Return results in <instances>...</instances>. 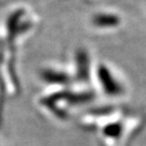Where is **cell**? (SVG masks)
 I'll list each match as a JSON object with an SVG mask.
<instances>
[{
    "label": "cell",
    "instance_id": "6da1fadb",
    "mask_svg": "<svg viewBox=\"0 0 146 146\" xmlns=\"http://www.w3.org/2000/svg\"><path fill=\"white\" fill-rule=\"evenodd\" d=\"M98 75L104 90L108 94H110V96H118V94H122L123 87L115 79V77L112 75L111 71L107 67L100 65L98 67Z\"/></svg>",
    "mask_w": 146,
    "mask_h": 146
},
{
    "label": "cell",
    "instance_id": "7a4b0ae2",
    "mask_svg": "<svg viewBox=\"0 0 146 146\" xmlns=\"http://www.w3.org/2000/svg\"><path fill=\"white\" fill-rule=\"evenodd\" d=\"M94 25L100 27H114L120 23V18L115 14L100 13L92 18Z\"/></svg>",
    "mask_w": 146,
    "mask_h": 146
},
{
    "label": "cell",
    "instance_id": "3957f363",
    "mask_svg": "<svg viewBox=\"0 0 146 146\" xmlns=\"http://www.w3.org/2000/svg\"><path fill=\"white\" fill-rule=\"evenodd\" d=\"M77 68L78 77L82 80L88 79L89 60L87 57V54L84 51H79L77 53Z\"/></svg>",
    "mask_w": 146,
    "mask_h": 146
},
{
    "label": "cell",
    "instance_id": "277c9868",
    "mask_svg": "<svg viewBox=\"0 0 146 146\" xmlns=\"http://www.w3.org/2000/svg\"><path fill=\"white\" fill-rule=\"evenodd\" d=\"M44 78L46 80L51 82H56V83H67L68 82V76L63 73H56L52 71H48L44 74Z\"/></svg>",
    "mask_w": 146,
    "mask_h": 146
}]
</instances>
